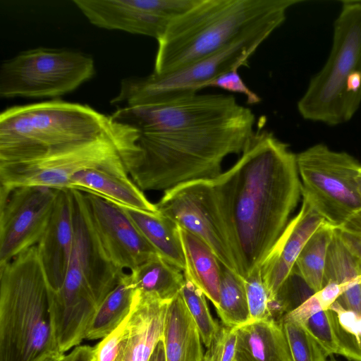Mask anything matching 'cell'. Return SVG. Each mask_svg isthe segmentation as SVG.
Here are the masks:
<instances>
[{"label":"cell","instance_id":"cell-31","mask_svg":"<svg viewBox=\"0 0 361 361\" xmlns=\"http://www.w3.org/2000/svg\"><path fill=\"white\" fill-rule=\"evenodd\" d=\"M180 293L197 325L202 341L208 348L217 335L221 326L213 319L205 295L185 276L183 286Z\"/></svg>","mask_w":361,"mask_h":361},{"label":"cell","instance_id":"cell-26","mask_svg":"<svg viewBox=\"0 0 361 361\" xmlns=\"http://www.w3.org/2000/svg\"><path fill=\"white\" fill-rule=\"evenodd\" d=\"M334 228L324 222L309 238L294 267V270L314 293L323 286L327 253Z\"/></svg>","mask_w":361,"mask_h":361},{"label":"cell","instance_id":"cell-21","mask_svg":"<svg viewBox=\"0 0 361 361\" xmlns=\"http://www.w3.org/2000/svg\"><path fill=\"white\" fill-rule=\"evenodd\" d=\"M166 361H202L201 336L179 293L169 303L163 335Z\"/></svg>","mask_w":361,"mask_h":361},{"label":"cell","instance_id":"cell-36","mask_svg":"<svg viewBox=\"0 0 361 361\" xmlns=\"http://www.w3.org/2000/svg\"><path fill=\"white\" fill-rule=\"evenodd\" d=\"M219 87L226 91L242 94L246 97L247 102L250 104L259 103L261 100L259 97L244 82L238 69L221 75L210 82L207 87Z\"/></svg>","mask_w":361,"mask_h":361},{"label":"cell","instance_id":"cell-35","mask_svg":"<svg viewBox=\"0 0 361 361\" xmlns=\"http://www.w3.org/2000/svg\"><path fill=\"white\" fill-rule=\"evenodd\" d=\"M335 232L345 247L361 263V211L335 228Z\"/></svg>","mask_w":361,"mask_h":361},{"label":"cell","instance_id":"cell-17","mask_svg":"<svg viewBox=\"0 0 361 361\" xmlns=\"http://www.w3.org/2000/svg\"><path fill=\"white\" fill-rule=\"evenodd\" d=\"M36 246L49 292H55L64 281L74 249L71 189H59L48 226Z\"/></svg>","mask_w":361,"mask_h":361},{"label":"cell","instance_id":"cell-19","mask_svg":"<svg viewBox=\"0 0 361 361\" xmlns=\"http://www.w3.org/2000/svg\"><path fill=\"white\" fill-rule=\"evenodd\" d=\"M169 302L135 290L128 320V338L120 361H149L163 338Z\"/></svg>","mask_w":361,"mask_h":361},{"label":"cell","instance_id":"cell-24","mask_svg":"<svg viewBox=\"0 0 361 361\" xmlns=\"http://www.w3.org/2000/svg\"><path fill=\"white\" fill-rule=\"evenodd\" d=\"M135 290L171 301L180 291L185 282L183 271L156 255L130 274Z\"/></svg>","mask_w":361,"mask_h":361},{"label":"cell","instance_id":"cell-2","mask_svg":"<svg viewBox=\"0 0 361 361\" xmlns=\"http://www.w3.org/2000/svg\"><path fill=\"white\" fill-rule=\"evenodd\" d=\"M212 181L245 278L260 266L298 203L297 155L271 131L258 128L238 161Z\"/></svg>","mask_w":361,"mask_h":361},{"label":"cell","instance_id":"cell-8","mask_svg":"<svg viewBox=\"0 0 361 361\" xmlns=\"http://www.w3.org/2000/svg\"><path fill=\"white\" fill-rule=\"evenodd\" d=\"M133 137L131 128L116 123L112 131L92 140L56 147L23 161L0 163V189L33 185L69 189L71 178L80 170L126 156Z\"/></svg>","mask_w":361,"mask_h":361},{"label":"cell","instance_id":"cell-11","mask_svg":"<svg viewBox=\"0 0 361 361\" xmlns=\"http://www.w3.org/2000/svg\"><path fill=\"white\" fill-rule=\"evenodd\" d=\"M155 204L159 212L208 245L222 266L241 276L212 180L178 185L164 191Z\"/></svg>","mask_w":361,"mask_h":361},{"label":"cell","instance_id":"cell-40","mask_svg":"<svg viewBox=\"0 0 361 361\" xmlns=\"http://www.w3.org/2000/svg\"><path fill=\"white\" fill-rule=\"evenodd\" d=\"M149 361H166L163 338L157 343Z\"/></svg>","mask_w":361,"mask_h":361},{"label":"cell","instance_id":"cell-32","mask_svg":"<svg viewBox=\"0 0 361 361\" xmlns=\"http://www.w3.org/2000/svg\"><path fill=\"white\" fill-rule=\"evenodd\" d=\"M293 361H324L327 357L317 342L298 323L281 320Z\"/></svg>","mask_w":361,"mask_h":361},{"label":"cell","instance_id":"cell-9","mask_svg":"<svg viewBox=\"0 0 361 361\" xmlns=\"http://www.w3.org/2000/svg\"><path fill=\"white\" fill-rule=\"evenodd\" d=\"M95 74L92 57L67 49L20 52L0 68L1 98H54L71 92Z\"/></svg>","mask_w":361,"mask_h":361},{"label":"cell","instance_id":"cell-44","mask_svg":"<svg viewBox=\"0 0 361 361\" xmlns=\"http://www.w3.org/2000/svg\"><path fill=\"white\" fill-rule=\"evenodd\" d=\"M324 361H338V360H336L334 356L333 355H329L328 357H326Z\"/></svg>","mask_w":361,"mask_h":361},{"label":"cell","instance_id":"cell-3","mask_svg":"<svg viewBox=\"0 0 361 361\" xmlns=\"http://www.w3.org/2000/svg\"><path fill=\"white\" fill-rule=\"evenodd\" d=\"M300 0H198L157 40L153 73L164 75L206 58L267 23L284 22Z\"/></svg>","mask_w":361,"mask_h":361},{"label":"cell","instance_id":"cell-18","mask_svg":"<svg viewBox=\"0 0 361 361\" xmlns=\"http://www.w3.org/2000/svg\"><path fill=\"white\" fill-rule=\"evenodd\" d=\"M69 189L92 192L123 207L157 212L156 204L130 178L121 157L76 172Z\"/></svg>","mask_w":361,"mask_h":361},{"label":"cell","instance_id":"cell-27","mask_svg":"<svg viewBox=\"0 0 361 361\" xmlns=\"http://www.w3.org/2000/svg\"><path fill=\"white\" fill-rule=\"evenodd\" d=\"M282 318L292 320L317 342L326 355L339 354L327 310H324L313 293Z\"/></svg>","mask_w":361,"mask_h":361},{"label":"cell","instance_id":"cell-14","mask_svg":"<svg viewBox=\"0 0 361 361\" xmlns=\"http://www.w3.org/2000/svg\"><path fill=\"white\" fill-rule=\"evenodd\" d=\"M83 194L97 235L109 257L119 270L132 271L158 254L122 206L92 192Z\"/></svg>","mask_w":361,"mask_h":361},{"label":"cell","instance_id":"cell-10","mask_svg":"<svg viewBox=\"0 0 361 361\" xmlns=\"http://www.w3.org/2000/svg\"><path fill=\"white\" fill-rule=\"evenodd\" d=\"M301 195L326 222L337 228L361 211L356 176L361 164L344 152L324 144L297 154Z\"/></svg>","mask_w":361,"mask_h":361},{"label":"cell","instance_id":"cell-42","mask_svg":"<svg viewBox=\"0 0 361 361\" xmlns=\"http://www.w3.org/2000/svg\"><path fill=\"white\" fill-rule=\"evenodd\" d=\"M63 355H64L49 356L42 361H61V360Z\"/></svg>","mask_w":361,"mask_h":361},{"label":"cell","instance_id":"cell-29","mask_svg":"<svg viewBox=\"0 0 361 361\" xmlns=\"http://www.w3.org/2000/svg\"><path fill=\"white\" fill-rule=\"evenodd\" d=\"M327 311L339 355L361 361V314L344 308L338 301Z\"/></svg>","mask_w":361,"mask_h":361},{"label":"cell","instance_id":"cell-28","mask_svg":"<svg viewBox=\"0 0 361 361\" xmlns=\"http://www.w3.org/2000/svg\"><path fill=\"white\" fill-rule=\"evenodd\" d=\"M216 312L225 326L234 328L251 320L244 279L222 266Z\"/></svg>","mask_w":361,"mask_h":361},{"label":"cell","instance_id":"cell-7","mask_svg":"<svg viewBox=\"0 0 361 361\" xmlns=\"http://www.w3.org/2000/svg\"><path fill=\"white\" fill-rule=\"evenodd\" d=\"M282 23L275 20L262 25L220 51L178 71L123 78L111 104L119 107L134 106L197 93L221 75L245 66L259 46Z\"/></svg>","mask_w":361,"mask_h":361},{"label":"cell","instance_id":"cell-30","mask_svg":"<svg viewBox=\"0 0 361 361\" xmlns=\"http://www.w3.org/2000/svg\"><path fill=\"white\" fill-rule=\"evenodd\" d=\"M330 281L343 285L345 290L361 283V263L345 247L335 228L328 250L323 286Z\"/></svg>","mask_w":361,"mask_h":361},{"label":"cell","instance_id":"cell-43","mask_svg":"<svg viewBox=\"0 0 361 361\" xmlns=\"http://www.w3.org/2000/svg\"><path fill=\"white\" fill-rule=\"evenodd\" d=\"M356 180L358 186L360 193L361 195V167L360 168L358 173L356 176Z\"/></svg>","mask_w":361,"mask_h":361},{"label":"cell","instance_id":"cell-4","mask_svg":"<svg viewBox=\"0 0 361 361\" xmlns=\"http://www.w3.org/2000/svg\"><path fill=\"white\" fill-rule=\"evenodd\" d=\"M60 355L35 245L0 264V361H42Z\"/></svg>","mask_w":361,"mask_h":361},{"label":"cell","instance_id":"cell-6","mask_svg":"<svg viewBox=\"0 0 361 361\" xmlns=\"http://www.w3.org/2000/svg\"><path fill=\"white\" fill-rule=\"evenodd\" d=\"M361 103V1H343L322 69L298 103L305 119L335 126L349 121Z\"/></svg>","mask_w":361,"mask_h":361},{"label":"cell","instance_id":"cell-1","mask_svg":"<svg viewBox=\"0 0 361 361\" xmlns=\"http://www.w3.org/2000/svg\"><path fill=\"white\" fill-rule=\"evenodd\" d=\"M110 117L138 133V154L128 173L142 191L214 179L227 156L241 154L255 124L250 109L222 93L118 107Z\"/></svg>","mask_w":361,"mask_h":361},{"label":"cell","instance_id":"cell-13","mask_svg":"<svg viewBox=\"0 0 361 361\" xmlns=\"http://www.w3.org/2000/svg\"><path fill=\"white\" fill-rule=\"evenodd\" d=\"M198 0H73L93 25L157 40L169 23Z\"/></svg>","mask_w":361,"mask_h":361},{"label":"cell","instance_id":"cell-41","mask_svg":"<svg viewBox=\"0 0 361 361\" xmlns=\"http://www.w3.org/2000/svg\"><path fill=\"white\" fill-rule=\"evenodd\" d=\"M202 361H216L211 348H207V351L204 354Z\"/></svg>","mask_w":361,"mask_h":361},{"label":"cell","instance_id":"cell-38","mask_svg":"<svg viewBox=\"0 0 361 361\" xmlns=\"http://www.w3.org/2000/svg\"><path fill=\"white\" fill-rule=\"evenodd\" d=\"M345 287L336 282L326 283L322 289L314 293L322 307L326 310L345 292Z\"/></svg>","mask_w":361,"mask_h":361},{"label":"cell","instance_id":"cell-39","mask_svg":"<svg viewBox=\"0 0 361 361\" xmlns=\"http://www.w3.org/2000/svg\"><path fill=\"white\" fill-rule=\"evenodd\" d=\"M94 351V347L77 345L68 355H64L61 361H92Z\"/></svg>","mask_w":361,"mask_h":361},{"label":"cell","instance_id":"cell-12","mask_svg":"<svg viewBox=\"0 0 361 361\" xmlns=\"http://www.w3.org/2000/svg\"><path fill=\"white\" fill-rule=\"evenodd\" d=\"M59 189L22 186L0 190V264L37 244L51 219Z\"/></svg>","mask_w":361,"mask_h":361},{"label":"cell","instance_id":"cell-16","mask_svg":"<svg viewBox=\"0 0 361 361\" xmlns=\"http://www.w3.org/2000/svg\"><path fill=\"white\" fill-rule=\"evenodd\" d=\"M71 193L74 248L82 274L102 304L124 272L114 264L104 250L90 217L83 192L71 190Z\"/></svg>","mask_w":361,"mask_h":361},{"label":"cell","instance_id":"cell-37","mask_svg":"<svg viewBox=\"0 0 361 361\" xmlns=\"http://www.w3.org/2000/svg\"><path fill=\"white\" fill-rule=\"evenodd\" d=\"M237 334L235 328L220 327L209 347L216 361H235Z\"/></svg>","mask_w":361,"mask_h":361},{"label":"cell","instance_id":"cell-22","mask_svg":"<svg viewBox=\"0 0 361 361\" xmlns=\"http://www.w3.org/2000/svg\"><path fill=\"white\" fill-rule=\"evenodd\" d=\"M179 233L185 262L184 276L216 309L220 301L222 264L209 247L200 238L180 227Z\"/></svg>","mask_w":361,"mask_h":361},{"label":"cell","instance_id":"cell-20","mask_svg":"<svg viewBox=\"0 0 361 361\" xmlns=\"http://www.w3.org/2000/svg\"><path fill=\"white\" fill-rule=\"evenodd\" d=\"M235 328V361H293L281 322L250 321Z\"/></svg>","mask_w":361,"mask_h":361},{"label":"cell","instance_id":"cell-25","mask_svg":"<svg viewBox=\"0 0 361 361\" xmlns=\"http://www.w3.org/2000/svg\"><path fill=\"white\" fill-rule=\"evenodd\" d=\"M134 293L130 275L124 273L99 307L86 331L85 338H103L115 330L130 313Z\"/></svg>","mask_w":361,"mask_h":361},{"label":"cell","instance_id":"cell-5","mask_svg":"<svg viewBox=\"0 0 361 361\" xmlns=\"http://www.w3.org/2000/svg\"><path fill=\"white\" fill-rule=\"evenodd\" d=\"M116 126L110 116L88 105L58 99L10 106L0 115V163L23 161L92 140Z\"/></svg>","mask_w":361,"mask_h":361},{"label":"cell","instance_id":"cell-23","mask_svg":"<svg viewBox=\"0 0 361 361\" xmlns=\"http://www.w3.org/2000/svg\"><path fill=\"white\" fill-rule=\"evenodd\" d=\"M123 207L156 252L166 262L184 271L185 262L178 226L158 211Z\"/></svg>","mask_w":361,"mask_h":361},{"label":"cell","instance_id":"cell-33","mask_svg":"<svg viewBox=\"0 0 361 361\" xmlns=\"http://www.w3.org/2000/svg\"><path fill=\"white\" fill-rule=\"evenodd\" d=\"M243 279L250 309V321L274 319L272 304L262 281L259 267L255 269Z\"/></svg>","mask_w":361,"mask_h":361},{"label":"cell","instance_id":"cell-34","mask_svg":"<svg viewBox=\"0 0 361 361\" xmlns=\"http://www.w3.org/2000/svg\"><path fill=\"white\" fill-rule=\"evenodd\" d=\"M129 317L130 313L115 330L94 347L92 361H120L128 338Z\"/></svg>","mask_w":361,"mask_h":361},{"label":"cell","instance_id":"cell-15","mask_svg":"<svg viewBox=\"0 0 361 361\" xmlns=\"http://www.w3.org/2000/svg\"><path fill=\"white\" fill-rule=\"evenodd\" d=\"M325 220L302 197L298 214L286 225L259 267L262 281L272 304L274 314L279 309L278 293L293 271L303 247Z\"/></svg>","mask_w":361,"mask_h":361}]
</instances>
